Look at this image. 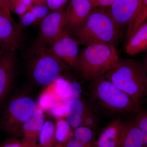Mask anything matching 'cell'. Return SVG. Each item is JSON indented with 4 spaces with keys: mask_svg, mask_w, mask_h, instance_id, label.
Segmentation results:
<instances>
[{
    "mask_svg": "<svg viewBox=\"0 0 147 147\" xmlns=\"http://www.w3.org/2000/svg\"><path fill=\"white\" fill-rule=\"evenodd\" d=\"M87 105L93 113L100 117L117 118L136 115L141 108L104 75L91 81Z\"/></svg>",
    "mask_w": 147,
    "mask_h": 147,
    "instance_id": "obj_1",
    "label": "cell"
},
{
    "mask_svg": "<svg viewBox=\"0 0 147 147\" xmlns=\"http://www.w3.org/2000/svg\"><path fill=\"white\" fill-rule=\"evenodd\" d=\"M78 43L86 46L108 44L115 46L123 36L122 30L110 15L108 7L93 9L84 24L68 34Z\"/></svg>",
    "mask_w": 147,
    "mask_h": 147,
    "instance_id": "obj_2",
    "label": "cell"
},
{
    "mask_svg": "<svg viewBox=\"0 0 147 147\" xmlns=\"http://www.w3.org/2000/svg\"><path fill=\"white\" fill-rule=\"evenodd\" d=\"M104 75L140 108L147 102V74L143 62L119 58L115 66Z\"/></svg>",
    "mask_w": 147,
    "mask_h": 147,
    "instance_id": "obj_3",
    "label": "cell"
},
{
    "mask_svg": "<svg viewBox=\"0 0 147 147\" xmlns=\"http://www.w3.org/2000/svg\"><path fill=\"white\" fill-rule=\"evenodd\" d=\"M27 56L31 77L40 86L51 85L70 68L48 46L38 41L30 47Z\"/></svg>",
    "mask_w": 147,
    "mask_h": 147,
    "instance_id": "obj_4",
    "label": "cell"
},
{
    "mask_svg": "<svg viewBox=\"0 0 147 147\" xmlns=\"http://www.w3.org/2000/svg\"><path fill=\"white\" fill-rule=\"evenodd\" d=\"M119 59L113 45L100 44L86 46L79 52V71L84 79L91 81L113 69Z\"/></svg>",
    "mask_w": 147,
    "mask_h": 147,
    "instance_id": "obj_5",
    "label": "cell"
},
{
    "mask_svg": "<svg viewBox=\"0 0 147 147\" xmlns=\"http://www.w3.org/2000/svg\"><path fill=\"white\" fill-rule=\"evenodd\" d=\"M38 105L26 96L18 95L6 104L0 118V125L11 137H20L21 128L33 115Z\"/></svg>",
    "mask_w": 147,
    "mask_h": 147,
    "instance_id": "obj_6",
    "label": "cell"
},
{
    "mask_svg": "<svg viewBox=\"0 0 147 147\" xmlns=\"http://www.w3.org/2000/svg\"><path fill=\"white\" fill-rule=\"evenodd\" d=\"M9 7L0 3V49L16 52L22 43L23 27L13 20Z\"/></svg>",
    "mask_w": 147,
    "mask_h": 147,
    "instance_id": "obj_7",
    "label": "cell"
},
{
    "mask_svg": "<svg viewBox=\"0 0 147 147\" xmlns=\"http://www.w3.org/2000/svg\"><path fill=\"white\" fill-rule=\"evenodd\" d=\"M77 42L64 32L48 47L69 67L79 71V46Z\"/></svg>",
    "mask_w": 147,
    "mask_h": 147,
    "instance_id": "obj_8",
    "label": "cell"
},
{
    "mask_svg": "<svg viewBox=\"0 0 147 147\" xmlns=\"http://www.w3.org/2000/svg\"><path fill=\"white\" fill-rule=\"evenodd\" d=\"M65 8L50 13L40 24L37 41L48 46L65 32Z\"/></svg>",
    "mask_w": 147,
    "mask_h": 147,
    "instance_id": "obj_9",
    "label": "cell"
},
{
    "mask_svg": "<svg viewBox=\"0 0 147 147\" xmlns=\"http://www.w3.org/2000/svg\"><path fill=\"white\" fill-rule=\"evenodd\" d=\"M94 8L90 0H70L65 8V32L68 34L82 26Z\"/></svg>",
    "mask_w": 147,
    "mask_h": 147,
    "instance_id": "obj_10",
    "label": "cell"
},
{
    "mask_svg": "<svg viewBox=\"0 0 147 147\" xmlns=\"http://www.w3.org/2000/svg\"><path fill=\"white\" fill-rule=\"evenodd\" d=\"M142 0H115L108 7L110 15L122 30L127 28L137 16Z\"/></svg>",
    "mask_w": 147,
    "mask_h": 147,
    "instance_id": "obj_11",
    "label": "cell"
},
{
    "mask_svg": "<svg viewBox=\"0 0 147 147\" xmlns=\"http://www.w3.org/2000/svg\"><path fill=\"white\" fill-rule=\"evenodd\" d=\"M16 71L15 52H3L0 59V105L10 92Z\"/></svg>",
    "mask_w": 147,
    "mask_h": 147,
    "instance_id": "obj_12",
    "label": "cell"
},
{
    "mask_svg": "<svg viewBox=\"0 0 147 147\" xmlns=\"http://www.w3.org/2000/svg\"><path fill=\"white\" fill-rule=\"evenodd\" d=\"M125 127L121 117L110 122L100 132L94 147H118Z\"/></svg>",
    "mask_w": 147,
    "mask_h": 147,
    "instance_id": "obj_13",
    "label": "cell"
},
{
    "mask_svg": "<svg viewBox=\"0 0 147 147\" xmlns=\"http://www.w3.org/2000/svg\"><path fill=\"white\" fill-rule=\"evenodd\" d=\"M45 121L43 110L38 106L33 115L21 128L20 137L22 138V142L37 144Z\"/></svg>",
    "mask_w": 147,
    "mask_h": 147,
    "instance_id": "obj_14",
    "label": "cell"
},
{
    "mask_svg": "<svg viewBox=\"0 0 147 147\" xmlns=\"http://www.w3.org/2000/svg\"><path fill=\"white\" fill-rule=\"evenodd\" d=\"M88 110V105L79 98L66 103L65 119L72 129L84 125L85 117Z\"/></svg>",
    "mask_w": 147,
    "mask_h": 147,
    "instance_id": "obj_15",
    "label": "cell"
},
{
    "mask_svg": "<svg viewBox=\"0 0 147 147\" xmlns=\"http://www.w3.org/2000/svg\"><path fill=\"white\" fill-rule=\"evenodd\" d=\"M118 147H145L142 131L135 119L125 123Z\"/></svg>",
    "mask_w": 147,
    "mask_h": 147,
    "instance_id": "obj_16",
    "label": "cell"
},
{
    "mask_svg": "<svg viewBox=\"0 0 147 147\" xmlns=\"http://www.w3.org/2000/svg\"><path fill=\"white\" fill-rule=\"evenodd\" d=\"M125 51L132 57L147 51V21L127 42Z\"/></svg>",
    "mask_w": 147,
    "mask_h": 147,
    "instance_id": "obj_17",
    "label": "cell"
},
{
    "mask_svg": "<svg viewBox=\"0 0 147 147\" xmlns=\"http://www.w3.org/2000/svg\"><path fill=\"white\" fill-rule=\"evenodd\" d=\"M50 9L46 5L34 4L24 14L20 16L21 26L29 27L40 24L50 13Z\"/></svg>",
    "mask_w": 147,
    "mask_h": 147,
    "instance_id": "obj_18",
    "label": "cell"
},
{
    "mask_svg": "<svg viewBox=\"0 0 147 147\" xmlns=\"http://www.w3.org/2000/svg\"><path fill=\"white\" fill-rule=\"evenodd\" d=\"M55 147H64L72 136V129L65 118H56Z\"/></svg>",
    "mask_w": 147,
    "mask_h": 147,
    "instance_id": "obj_19",
    "label": "cell"
},
{
    "mask_svg": "<svg viewBox=\"0 0 147 147\" xmlns=\"http://www.w3.org/2000/svg\"><path fill=\"white\" fill-rule=\"evenodd\" d=\"M63 102L55 91V82L47 86L40 96L38 106L42 110H50L54 104Z\"/></svg>",
    "mask_w": 147,
    "mask_h": 147,
    "instance_id": "obj_20",
    "label": "cell"
},
{
    "mask_svg": "<svg viewBox=\"0 0 147 147\" xmlns=\"http://www.w3.org/2000/svg\"><path fill=\"white\" fill-rule=\"evenodd\" d=\"M147 21V0H142L139 12L129 25L125 34L126 42L137 32L142 24Z\"/></svg>",
    "mask_w": 147,
    "mask_h": 147,
    "instance_id": "obj_21",
    "label": "cell"
},
{
    "mask_svg": "<svg viewBox=\"0 0 147 147\" xmlns=\"http://www.w3.org/2000/svg\"><path fill=\"white\" fill-rule=\"evenodd\" d=\"M38 140L40 147H55V125L53 122L45 121Z\"/></svg>",
    "mask_w": 147,
    "mask_h": 147,
    "instance_id": "obj_22",
    "label": "cell"
},
{
    "mask_svg": "<svg viewBox=\"0 0 147 147\" xmlns=\"http://www.w3.org/2000/svg\"><path fill=\"white\" fill-rule=\"evenodd\" d=\"M72 137L84 147H94L93 131L88 127L83 125L72 129Z\"/></svg>",
    "mask_w": 147,
    "mask_h": 147,
    "instance_id": "obj_23",
    "label": "cell"
},
{
    "mask_svg": "<svg viewBox=\"0 0 147 147\" xmlns=\"http://www.w3.org/2000/svg\"><path fill=\"white\" fill-rule=\"evenodd\" d=\"M34 4L33 0H11L9 9L11 12L22 16Z\"/></svg>",
    "mask_w": 147,
    "mask_h": 147,
    "instance_id": "obj_24",
    "label": "cell"
},
{
    "mask_svg": "<svg viewBox=\"0 0 147 147\" xmlns=\"http://www.w3.org/2000/svg\"><path fill=\"white\" fill-rule=\"evenodd\" d=\"M137 125L142 131L144 147H147V107L142 106L135 117Z\"/></svg>",
    "mask_w": 147,
    "mask_h": 147,
    "instance_id": "obj_25",
    "label": "cell"
},
{
    "mask_svg": "<svg viewBox=\"0 0 147 147\" xmlns=\"http://www.w3.org/2000/svg\"><path fill=\"white\" fill-rule=\"evenodd\" d=\"M66 103L63 102H59L55 103L50 109L52 115L55 118L65 117Z\"/></svg>",
    "mask_w": 147,
    "mask_h": 147,
    "instance_id": "obj_26",
    "label": "cell"
},
{
    "mask_svg": "<svg viewBox=\"0 0 147 147\" xmlns=\"http://www.w3.org/2000/svg\"><path fill=\"white\" fill-rule=\"evenodd\" d=\"M68 0H47L46 5L53 11H58L65 8Z\"/></svg>",
    "mask_w": 147,
    "mask_h": 147,
    "instance_id": "obj_27",
    "label": "cell"
},
{
    "mask_svg": "<svg viewBox=\"0 0 147 147\" xmlns=\"http://www.w3.org/2000/svg\"><path fill=\"white\" fill-rule=\"evenodd\" d=\"M0 147H24L22 142L16 139V137H11L0 144Z\"/></svg>",
    "mask_w": 147,
    "mask_h": 147,
    "instance_id": "obj_28",
    "label": "cell"
},
{
    "mask_svg": "<svg viewBox=\"0 0 147 147\" xmlns=\"http://www.w3.org/2000/svg\"><path fill=\"white\" fill-rule=\"evenodd\" d=\"M94 7H108L115 0H90Z\"/></svg>",
    "mask_w": 147,
    "mask_h": 147,
    "instance_id": "obj_29",
    "label": "cell"
},
{
    "mask_svg": "<svg viewBox=\"0 0 147 147\" xmlns=\"http://www.w3.org/2000/svg\"><path fill=\"white\" fill-rule=\"evenodd\" d=\"M64 147H84L83 145L78 141H76L73 137H71V139L66 144Z\"/></svg>",
    "mask_w": 147,
    "mask_h": 147,
    "instance_id": "obj_30",
    "label": "cell"
},
{
    "mask_svg": "<svg viewBox=\"0 0 147 147\" xmlns=\"http://www.w3.org/2000/svg\"><path fill=\"white\" fill-rule=\"evenodd\" d=\"M22 143L24 147H40L37 144H32L25 142H22Z\"/></svg>",
    "mask_w": 147,
    "mask_h": 147,
    "instance_id": "obj_31",
    "label": "cell"
},
{
    "mask_svg": "<svg viewBox=\"0 0 147 147\" xmlns=\"http://www.w3.org/2000/svg\"><path fill=\"white\" fill-rule=\"evenodd\" d=\"M34 4L39 5H46L47 0H33Z\"/></svg>",
    "mask_w": 147,
    "mask_h": 147,
    "instance_id": "obj_32",
    "label": "cell"
},
{
    "mask_svg": "<svg viewBox=\"0 0 147 147\" xmlns=\"http://www.w3.org/2000/svg\"><path fill=\"white\" fill-rule=\"evenodd\" d=\"M143 64H144V66L145 69H146L147 74V52L146 55H145L144 61H143Z\"/></svg>",
    "mask_w": 147,
    "mask_h": 147,
    "instance_id": "obj_33",
    "label": "cell"
},
{
    "mask_svg": "<svg viewBox=\"0 0 147 147\" xmlns=\"http://www.w3.org/2000/svg\"><path fill=\"white\" fill-rule=\"evenodd\" d=\"M11 0H0V3L9 6Z\"/></svg>",
    "mask_w": 147,
    "mask_h": 147,
    "instance_id": "obj_34",
    "label": "cell"
},
{
    "mask_svg": "<svg viewBox=\"0 0 147 147\" xmlns=\"http://www.w3.org/2000/svg\"><path fill=\"white\" fill-rule=\"evenodd\" d=\"M3 52H4V51H3L2 50H1V49H0V59H1V57L3 53Z\"/></svg>",
    "mask_w": 147,
    "mask_h": 147,
    "instance_id": "obj_35",
    "label": "cell"
},
{
    "mask_svg": "<svg viewBox=\"0 0 147 147\" xmlns=\"http://www.w3.org/2000/svg\"></svg>",
    "mask_w": 147,
    "mask_h": 147,
    "instance_id": "obj_36",
    "label": "cell"
}]
</instances>
